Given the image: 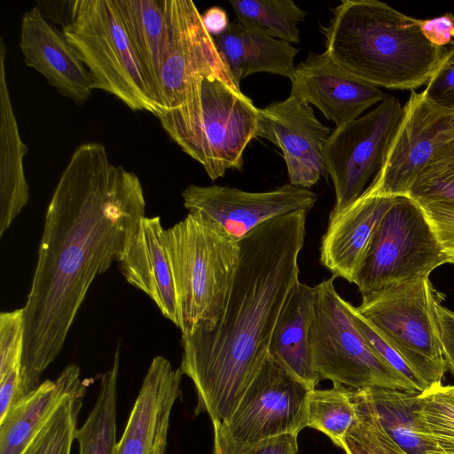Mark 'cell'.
<instances>
[{
	"mask_svg": "<svg viewBox=\"0 0 454 454\" xmlns=\"http://www.w3.org/2000/svg\"><path fill=\"white\" fill-rule=\"evenodd\" d=\"M145 201L137 176L110 163L103 144L78 146L47 208L24 311L18 399L41 384L98 275L124 254Z\"/></svg>",
	"mask_w": 454,
	"mask_h": 454,
	"instance_id": "6da1fadb",
	"label": "cell"
},
{
	"mask_svg": "<svg viewBox=\"0 0 454 454\" xmlns=\"http://www.w3.org/2000/svg\"><path fill=\"white\" fill-rule=\"evenodd\" d=\"M273 218L239 241L240 258L220 319L182 335L180 371L194 385V414L226 420L268 357L279 314L296 282L306 219Z\"/></svg>",
	"mask_w": 454,
	"mask_h": 454,
	"instance_id": "7a4b0ae2",
	"label": "cell"
},
{
	"mask_svg": "<svg viewBox=\"0 0 454 454\" xmlns=\"http://www.w3.org/2000/svg\"><path fill=\"white\" fill-rule=\"evenodd\" d=\"M322 27L325 52L376 86L414 90L425 84L445 49L429 43L417 19L378 0H343Z\"/></svg>",
	"mask_w": 454,
	"mask_h": 454,
	"instance_id": "3957f363",
	"label": "cell"
},
{
	"mask_svg": "<svg viewBox=\"0 0 454 454\" xmlns=\"http://www.w3.org/2000/svg\"><path fill=\"white\" fill-rule=\"evenodd\" d=\"M169 137L200 162L212 180L242 169L256 137L258 108L240 90L216 75L202 77L185 101L156 116Z\"/></svg>",
	"mask_w": 454,
	"mask_h": 454,
	"instance_id": "277c9868",
	"label": "cell"
},
{
	"mask_svg": "<svg viewBox=\"0 0 454 454\" xmlns=\"http://www.w3.org/2000/svg\"><path fill=\"white\" fill-rule=\"evenodd\" d=\"M182 335L220 319L240 258L239 242L199 211L164 230Z\"/></svg>",
	"mask_w": 454,
	"mask_h": 454,
	"instance_id": "5b68a950",
	"label": "cell"
},
{
	"mask_svg": "<svg viewBox=\"0 0 454 454\" xmlns=\"http://www.w3.org/2000/svg\"><path fill=\"white\" fill-rule=\"evenodd\" d=\"M62 33L93 79L133 111L161 110L129 39L114 0H68Z\"/></svg>",
	"mask_w": 454,
	"mask_h": 454,
	"instance_id": "8992f818",
	"label": "cell"
},
{
	"mask_svg": "<svg viewBox=\"0 0 454 454\" xmlns=\"http://www.w3.org/2000/svg\"><path fill=\"white\" fill-rule=\"evenodd\" d=\"M335 277L314 286L309 332L312 364L320 380L352 389L381 387L419 392L418 387L367 343L337 293Z\"/></svg>",
	"mask_w": 454,
	"mask_h": 454,
	"instance_id": "52a82bcc",
	"label": "cell"
},
{
	"mask_svg": "<svg viewBox=\"0 0 454 454\" xmlns=\"http://www.w3.org/2000/svg\"><path fill=\"white\" fill-rule=\"evenodd\" d=\"M429 275L362 299L357 311L401 356L424 392L447 371Z\"/></svg>",
	"mask_w": 454,
	"mask_h": 454,
	"instance_id": "ba28073f",
	"label": "cell"
},
{
	"mask_svg": "<svg viewBox=\"0 0 454 454\" xmlns=\"http://www.w3.org/2000/svg\"><path fill=\"white\" fill-rule=\"evenodd\" d=\"M446 263L424 209L407 195L395 196L380 222L353 284L369 298Z\"/></svg>",
	"mask_w": 454,
	"mask_h": 454,
	"instance_id": "9c48e42d",
	"label": "cell"
},
{
	"mask_svg": "<svg viewBox=\"0 0 454 454\" xmlns=\"http://www.w3.org/2000/svg\"><path fill=\"white\" fill-rule=\"evenodd\" d=\"M309 388L269 356L238 405L214 425L212 454H239L269 439L307 427Z\"/></svg>",
	"mask_w": 454,
	"mask_h": 454,
	"instance_id": "30bf717a",
	"label": "cell"
},
{
	"mask_svg": "<svg viewBox=\"0 0 454 454\" xmlns=\"http://www.w3.org/2000/svg\"><path fill=\"white\" fill-rule=\"evenodd\" d=\"M403 108L395 96H385L369 113L336 128L324 145L325 163L335 191L330 214L356 200L380 170Z\"/></svg>",
	"mask_w": 454,
	"mask_h": 454,
	"instance_id": "8fae6325",
	"label": "cell"
},
{
	"mask_svg": "<svg viewBox=\"0 0 454 454\" xmlns=\"http://www.w3.org/2000/svg\"><path fill=\"white\" fill-rule=\"evenodd\" d=\"M454 139V113L431 104L412 90L388 144L381 167L364 190L371 194L403 196L429 160Z\"/></svg>",
	"mask_w": 454,
	"mask_h": 454,
	"instance_id": "7c38bea8",
	"label": "cell"
},
{
	"mask_svg": "<svg viewBox=\"0 0 454 454\" xmlns=\"http://www.w3.org/2000/svg\"><path fill=\"white\" fill-rule=\"evenodd\" d=\"M165 5L168 42L160 74L161 108L182 105L207 75H216L238 88L195 4L191 0H165Z\"/></svg>",
	"mask_w": 454,
	"mask_h": 454,
	"instance_id": "4fadbf2b",
	"label": "cell"
},
{
	"mask_svg": "<svg viewBox=\"0 0 454 454\" xmlns=\"http://www.w3.org/2000/svg\"><path fill=\"white\" fill-rule=\"evenodd\" d=\"M182 197L189 212L206 215L238 242L273 218L296 211H310L317 200L309 189L291 184L259 192L228 186L190 184L183 191Z\"/></svg>",
	"mask_w": 454,
	"mask_h": 454,
	"instance_id": "5bb4252c",
	"label": "cell"
},
{
	"mask_svg": "<svg viewBox=\"0 0 454 454\" xmlns=\"http://www.w3.org/2000/svg\"><path fill=\"white\" fill-rule=\"evenodd\" d=\"M331 133L309 104L294 95L258 109L256 137L282 150L290 184L297 187L309 189L328 178L323 149Z\"/></svg>",
	"mask_w": 454,
	"mask_h": 454,
	"instance_id": "9a60e30c",
	"label": "cell"
},
{
	"mask_svg": "<svg viewBox=\"0 0 454 454\" xmlns=\"http://www.w3.org/2000/svg\"><path fill=\"white\" fill-rule=\"evenodd\" d=\"M290 95L317 107L336 128L361 116L385 98L378 87L357 77L325 51L310 53L291 77Z\"/></svg>",
	"mask_w": 454,
	"mask_h": 454,
	"instance_id": "2e32d148",
	"label": "cell"
},
{
	"mask_svg": "<svg viewBox=\"0 0 454 454\" xmlns=\"http://www.w3.org/2000/svg\"><path fill=\"white\" fill-rule=\"evenodd\" d=\"M180 369L156 356L144 378L114 454H166L173 406L181 395Z\"/></svg>",
	"mask_w": 454,
	"mask_h": 454,
	"instance_id": "e0dca14e",
	"label": "cell"
},
{
	"mask_svg": "<svg viewBox=\"0 0 454 454\" xmlns=\"http://www.w3.org/2000/svg\"><path fill=\"white\" fill-rule=\"evenodd\" d=\"M20 50L27 66L42 74L59 93L76 105L91 95L93 79L62 32L52 27L38 6L21 20Z\"/></svg>",
	"mask_w": 454,
	"mask_h": 454,
	"instance_id": "ac0fdd59",
	"label": "cell"
},
{
	"mask_svg": "<svg viewBox=\"0 0 454 454\" xmlns=\"http://www.w3.org/2000/svg\"><path fill=\"white\" fill-rule=\"evenodd\" d=\"M394 197L365 191L329 223L320 246V262L335 278L353 283L356 270Z\"/></svg>",
	"mask_w": 454,
	"mask_h": 454,
	"instance_id": "d6986e66",
	"label": "cell"
},
{
	"mask_svg": "<svg viewBox=\"0 0 454 454\" xmlns=\"http://www.w3.org/2000/svg\"><path fill=\"white\" fill-rule=\"evenodd\" d=\"M159 216H144L119 261L127 282L145 293L161 314L179 327L173 273Z\"/></svg>",
	"mask_w": 454,
	"mask_h": 454,
	"instance_id": "ffe728a7",
	"label": "cell"
},
{
	"mask_svg": "<svg viewBox=\"0 0 454 454\" xmlns=\"http://www.w3.org/2000/svg\"><path fill=\"white\" fill-rule=\"evenodd\" d=\"M215 42L238 88L243 78L255 73H270L291 79L294 72L299 49L254 23L239 20L230 23Z\"/></svg>",
	"mask_w": 454,
	"mask_h": 454,
	"instance_id": "44dd1931",
	"label": "cell"
},
{
	"mask_svg": "<svg viewBox=\"0 0 454 454\" xmlns=\"http://www.w3.org/2000/svg\"><path fill=\"white\" fill-rule=\"evenodd\" d=\"M85 386L79 366L70 364L13 403L0 419V454H22L63 401Z\"/></svg>",
	"mask_w": 454,
	"mask_h": 454,
	"instance_id": "7402d4cb",
	"label": "cell"
},
{
	"mask_svg": "<svg viewBox=\"0 0 454 454\" xmlns=\"http://www.w3.org/2000/svg\"><path fill=\"white\" fill-rule=\"evenodd\" d=\"M314 287L298 280L276 323L268 356L291 375L314 389L321 380L315 371L309 342Z\"/></svg>",
	"mask_w": 454,
	"mask_h": 454,
	"instance_id": "603a6c76",
	"label": "cell"
},
{
	"mask_svg": "<svg viewBox=\"0 0 454 454\" xmlns=\"http://www.w3.org/2000/svg\"><path fill=\"white\" fill-rule=\"evenodd\" d=\"M6 46L0 38V237L9 229L29 198L23 159L27 146L22 142L9 94Z\"/></svg>",
	"mask_w": 454,
	"mask_h": 454,
	"instance_id": "cb8c5ba5",
	"label": "cell"
},
{
	"mask_svg": "<svg viewBox=\"0 0 454 454\" xmlns=\"http://www.w3.org/2000/svg\"><path fill=\"white\" fill-rule=\"evenodd\" d=\"M114 3L159 102L160 74L168 42L165 0H114Z\"/></svg>",
	"mask_w": 454,
	"mask_h": 454,
	"instance_id": "d4e9b609",
	"label": "cell"
},
{
	"mask_svg": "<svg viewBox=\"0 0 454 454\" xmlns=\"http://www.w3.org/2000/svg\"><path fill=\"white\" fill-rule=\"evenodd\" d=\"M386 432L412 454H443L423 433L417 418L419 392L381 387L360 389Z\"/></svg>",
	"mask_w": 454,
	"mask_h": 454,
	"instance_id": "484cf974",
	"label": "cell"
},
{
	"mask_svg": "<svg viewBox=\"0 0 454 454\" xmlns=\"http://www.w3.org/2000/svg\"><path fill=\"white\" fill-rule=\"evenodd\" d=\"M120 368V345L113 366L101 374L99 392L86 421L77 428L75 440L79 454H114L116 441L117 381Z\"/></svg>",
	"mask_w": 454,
	"mask_h": 454,
	"instance_id": "4316f807",
	"label": "cell"
},
{
	"mask_svg": "<svg viewBox=\"0 0 454 454\" xmlns=\"http://www.w3.org/2000/svg\"><path fill=\"white\" fill-rule=\"evenodd\" d=\"M354 389L333 384L327 389H311L307 403V427L327 435L339 448L357 419Z\"/></svg>",
	"mask_w": 454,
	"mask_h": 454,
	"instance_id": "83f0119b",
	"label": "cell"
},
{
	"mask_svg": "<svg viewBox=\"0 0 454 454\" xmlns=\"http://www.w3.org/2000/svg\"><path fill=\"white\" fill-rule=\"evenodd\" d=\"M239 21L254 23L286 43H300L298 24L307 12L292 0L230 1Z\"/></svg>",
	"mask_w": 454,
	"mask_h": 454,
	"instance_id": "f1b7e54d",
	"label": "cell"
},
{
	"mask_svg": "<svg viewBox=\"0 0 454 454\" xmlns=\"http://www.w3.org/2000/svg\"><path fill=\"white\" fill-rule=\"evenodd\" d=\"M417 418L424 434L443 454H454V385L440 384L419 393Z\"/></svg>",
	"mask_w": 454,
	"mask_h": 454,
	"instance_id": "f546056e",
	"label": "cell"
},
{
	"mask_svg": "<svg viewBox=\"0 0 454 454\" xmlns=\"http://www.w3.org/2000/svg\"><path fill=\"white\" fill-rule=\"evenodd\" d=\"M357 419L347 433L341 449L346 454H412L383 428L360 389L354 391Z\"/></svg>",
	"mask_w": 454,
	"mask_h": 454,
	"instance_id": "4dcf8cb0",
	"label": "cell"
},
{
	"mask_svg": "<svg viewBox=\"0 0 454 454\" xmlns=\"http://www.w3.org/2000/svg\"><path fill=\"white\" fill-rule=\"evenodd\" d=\"M86 386L68 395L22 454H70Z\"/></svg>",
	"mask_w": 454,
	"mask_h": 454,
	"instance_id": "1f68e13d",
	"label": "cell"
},
{
	"mask_svg": "<svg viewBox=\"0 0 454 454\" xmlns=\"http://www.w3.org/2000/svg\"><path fill=\"white\" fill-rule=\"evenodd\" d=\"M407 196L419 204L454 207V139L436 152L415 178Z\"/></svg>",
	"mask_w": 454,
	"mask_h": 454,
	"instance_id": "d6a6232c",
	"label": "cell"
},
{
	"mask_svg": "<svg viewBox=\"0 0 454 454\" xmlns=\"http://www.w3.org/2000/svg\"><path fill=\"white\" fill-rule=\"evenodd\" d=\"M24 347V311L0 314V380L20 374Z\"/></svg>",
	"mask_w": 454,
	"mask_h": 454,
	"instance_id": "836d02e7",
	"label": "cell"
},
{
	"mask_svg": "<svg viewBox=\"0 0 454 454\" xmlns=\"http://www.w3.org/2000/svg\"><path fill=\"white\" fill-rule=\"evenodd\" d=\"M422 94L438 108L454 113V41L445 49Z\"/></svg>",
	"mask_w": 454,
	"mask_h": 454,
	"instance_id": "e575fe53",
	"label": "cell"
},
{
	"mask_svg": "<svg viewBox=\"0 0 454 454\" xmlns=\"http://www.w3.org/2000/svg\"><path fill=\"white\" fill-rule=\"evenodd\" d=\"M420 206L435 232L446 263L454 264V207L440 204Z\"/></svg>",
	"mask_w": 454,
	"mask_h": 454,
	"instance_id": "d590c367",
	"label": "cell"
},
{
	"mask_svg": "<svg viewBox=\"0 0 454 454\" xmlns=\"http://www.w3.org/2000/svg\"><path fill=\"white\" fill-rule=\"evenodd\" d=\"M417 24L425 38L432 44L443 48L444 45L452 43L454 38L452 13H444L432 19L417 20Z\"/></svg>",
	"mask_w": 454,
	"mask_h": 454,
	"instance_id": "8d00e7d4",
	"label": "cell"
},
{
	"mask_svg": "<svg viewBox=\"0 0 454 454\" xmlns=\"http://www.w3.org/2000/svg\"><path fill=\"white\" fill-rule=\"evenodd\" d=\"M297 435L296 434H282L261 442L239 454H297Z\"/></svg>",
	"mask_w": 454,
	"mask_h": 454,
	"instance_id": "74e56055",
	"label": "cell"
},
{
	"mask_svg": "<svg viewBox=\"0 0 454 454\" xmlns=\"http://www.w3.org/2000/svg\"><path fill=\"white\" fill-rule=\"evenodd\" d=\"M201 17L206 29L211 35H220L230 26L226 12L218 6L207 9Z\"/></svg>",
	"mask_w": 454,
	"mask_h": 454,
	"instance_id": "f35d334b",
	"label": "cell"
}]
</instances>
